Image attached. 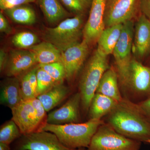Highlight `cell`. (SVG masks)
<instances>
[{"instance_id":"1","label":"cell","mask_w":150,"mask_h":150,"mask_svg":"<svg viewBox=\"0 0 150 150\" xmlns=\"http://www.w3.org/2000/svg\"><path fill=\"white\" fill-rule=\"evenodd\" d=\"M107 123L124 137L150 144V122L138 103L123 98L107 115Z\"/></svg>"},{"instance_id":"2","label":"cell","mask_w":150,"mask_h":150,"mask_svg":"<svg viewBox=\"0 0 150 150\" xmlns=\"http://www.w3.org/2000/svg\"><path fill=\"white\" fill-rule=\"evenodd\" d=\"M104 123L102 120L89 119L83 123H70L54 125L46 123L41 131L55 134L63 144L72 149L87 148L99 126Z\"/></svg>"},{"instance_id":"3","label":"cell","mask_w":150,"mask_h":150,"mask_svg":"<svg viewBox=\"0 0 150 150\" xmlns=\"http://www.w3.org/2000/svg\"><path fill=\"white\" fill-rule=\"evenodd\" d=\"M110 68L107 56L96 50L84 67L79 83L81 95V106L88 111L91 102L104 73Z\"/></svg>"},{"instance_id":"4","label":"cell","mask_w":150,"mask_h":150,"mask_svg":"<svg viewBox=\"0 0 150 150\" xmlns=\"http://www.w3.org/2000/svg\"><path fill=\"white\" fill-rule=\"evenodd\" d=\"M82 15L66 19L57 26L48 28L45 33L47 41L56 46L61 52L79 42L83 35Z\"/></svg>"},{"instance_id":"5","label":"cell","mask_w":150,"mask_h":150,"mask_svg":"<svg viewBox=\"0 0 150 150\" xmlns=\"http://www.w3.org/2000/svg\"><path fill=\"white\" fill-rule=\"evenodd\" d=\"M141 144L124 137L104 122L97 130L86 150H139Z\"/></svg>"},{"instance_id":"6","label":"cell","mask_w":150,"mask_h":150,"mask_svg":"<svg viewBox=\"0 0 150 150\" xmlns=\"http://www.w3.org/2000/svg\"><path fill=\"white\" fill-rule=\"evenodd\" d=\"M134 21L123 24L120 38L112 52L119 82L123 88H126L129 67L132 57V47L134 38Z\"/></svg>"},{"instance_id":"7","label":"cell","mask_w":150,"mask_h":150,"mask_svg":"<svg viewBox=\"0 0 150 150\" xmlns=\"http://www.w3.org/2000/svg\"><path fill=\"white\" fill-rule=\"evenodd\" d=\"M139 0H106L105 27L133 21L139 9Z\"/></svg>"},{"instance_id":"8","label":"cell","mask_w":150,"mask_h":150,"mask_svg":"<svg viewBox=\"0 0 150 150\" xmlns=\"http://www.w3.org/2000/svg\"><path fill=\"white\" fill-rule=\"evenodd\" d=\"M67 147L51 132L40 131L22 135L16 150H86Z\"/></svg>"},{"instance_id":"9","label":"cell","mask_w":150,"mask_h":150,"mask_svg":"<svg viewBox=\"0 0 150 150\" xmlns=\"http://www.w3.org/2000/svg\"><path fill=\"white\" fill-rule=\"evenodd\" d=\"M105 3L106 0H92L88 18L83 30V40L89 46L97 43L105 28L104 21Z\"/></svg>"},{"instance_id":"10","label":"cell","mask_w":150,"mask_h":150,"mask_svg":"<svg viewBox=\"0 0 150 150\" xmlns=\"http://www.w3.org/2000/svg\"><path fill=\"white\" fill-rule=\"evenodd\" d=\"M89 46L83 40L62 52L61 62L64 67L68 81H72L81 69L88 55Z\"/></svg>"},{"instance_id":"11","label":"cell","mask_w":150,"mask_h":150,"mask_svg":"<svg viewBox=\"0 0 150 150\" xmlns=\"http://www.w3.org/2000/svg\"><path fill=\"white\" fill-rule=\"evenodd\" d=\"M81 100L79 92L74 94L62 107L47 115V123L54 125L78 123L80 119Z\"/></svg>"},{"instance_id":"12","label":"cell","mask_w":150,"mask_h":150,"mask_svg":"<svg viewBox=\"0 0 150 150\" xmlns=\"http://www.w3.org/2000/svg\"><path fill=\"white\" fill-rule=\"evenodd\" d=\"M139 94L150 96V67L133 57L129 67L126 88Z\"/></svg>"},{"instance_id":"13","label":"cell","mask_w":150,"mask_h":150,"mask_svg":"<svg viewBox=\"0 0 150 150\" xmlns=\"http://www.w3.org/2000/svg\"><path fill=\"white\" fill-rule=\"evenodd\" d=\"M11 110L12 119L18 126L22 135L40 131L35 110L30 100H23Z\"/></svg>"},{"instance_id":"14","label":"cell","mask_w":150,"mask_h":150,"mask_svg":"<svg viewBox=\"0 0 150 150\" xmlns=\"http://www.w3.org/2000/svg\"><path fill=\"white\" fill-rule=\"evenodd\" d=\"M150 52V21L141 14L134 24L132 54L139 61Z\"/></svg>"},{"instance_id":"15","label":"cell","mask_w":150,"mask_h":150,"mask_svg":"<svg viewBox=\"0 0 150 150\" xmlns=\"http://www.w3.org/2000/svg\"><path fill=\"white\" fill-rule=\"evenodd\" d=\"M37 63L34 55L29 50H14L8 56L4 71L8 76L16 77Z\"/></svg>"},{"instance_id":"16","label":"cell","mask_w":150,"mask_h":150,"mask_svg":"<svg viewBox=\"0 0 150 150\" xmlns=\"http://www.w3.org/2000/svg\"><path fill=\"white\" fill-rule=\"evenodd\" d=\"M119 78L116 69L110 67L104 73L100 81L96 93L120 101L123 99L119 89Z\"/></svg>"},{"instance_id":"17","label":"cell","mask_w":150,"mask_h":150,"mask_svg":"<svg viewBox=\"0 0 150 150\" xmlns=\"http://www.w3.org/2000/svg\"><path fill=\"white\" fill-rule=\"evenodd\" d=\"M123 28V24H119L105 28L97 43L96 50L99 53L107 56L112 54L121 36Z\"/></svg>"},{"instance_id":"18","label":"cell","mask_w":150,"mask_h":150,"mask_svg":"<svg viewBox=\"0 0 150 150\" xmlns=\"http://www.w3.org/2000/svg\"><path fill=\"white\" fill-rule=\"evenodd\" d=\"M118 103V101L111 98L96 93L89 108V118L102 120L103 117L111 112Z\"/></svg>"},{"instance_id":"19","label":"cell","mask_w":150,"mask_h":150,"mask_svg":"<svg viewBox=\"0 0 150 150\" xmlns=\"http://www.w3.org/2000/svg\"><path fill=\"white\" fill-rule=\"evenodd\" d=\"M1 103L11 109L23 100L20 82L16 77L11 78L3 84L1 91Z\"/></svg>"},{"instance_id":"20","label":"cell","mask_w":150,"mask_h":150,"mask_svg":"<svg viewBox=\"0 0 150 150\" xmlns=\"http://www.w3.org/2000/svg\"><path fill=\"white\" fill-rule=\"evenodd\" d=\"M28 50L34 55L38 64H46L61 62L62 52L48 41L38 43Z\"/></svg>"},{"instance_id":"21","label":"cell","mask_w":150,"mask_h":150,"mask_svg":"<svg viewBox=\"0 0 150 150\" xmlns=\"http://www.w3.org/2000/svg\"><path fill=\"white\" fill-rule=\"evenodd\" d=\"M70 93L69 88L63 83L56 85L51 90L37 97L47 112L64 100Z\"/></svg>"},{"instance_id":"22","label":"cell","mask_w":150,"mask_h":150,"mask_svg":"<svg viewBox=\"0 0 150 150\" xmlns=\"http://www.w3.org/2000/svg\"><path fill=\"white\" fill-rule=\"evenodd\" d=\"M40 8L49 23H55L68 16L69 13L59 0H38Z\"/></svg>"},{"instance_id":"23","label":"cell","mask_w":150,"mask_h":150,"mask_svg":"<svg viewBox=\"0 0 150 150\" xmlns=\"http://www.w3.org/2000/svg\"><path fill=\"white\" fill-rule=\"evenodd\" d=\"M4 11L13 21L18 24L31 25L36 22V15L33 9L24 5Z\"/></svg>"},{"instance_id":"24","label":"cell","mask_w":150,"mask_h":150,"mask_svg":"<svg viewBox=\"0 0 150 150\" xmlns=\"http://www.w3.org/2000/svg\"><path fill=\"white\" fill-rule=\"evenodd\" d=\"M20 130L12 119L1 126L0 129V142L9 145L12 142L21 137Z\"/></svg>"},{"instance_id":"25","label":"cell","mask_w":150,"mask_h":150,"mask_svg":"<svg viewBox=\"0 0 150 150\" xmlns=\"http://www.w3.org/2000/svg\"><path fill=\"white\" fill-rule=\"evenodd\" d=\"M39 41L37 35L30 31L18 33L12 38L14 46L21 49H29L38 44Z\"/></svg>"},{"instance_id":"26","label":"cell","mask_w":150,"mask_h":150,"mask_svg":"<svg viewBox=\"0 0 150 150\" xmlns=\"http://www.w3.org/2000/svg\"><path fill=\"white\" fill-rule=\"evenodd\" d=\"M37 78L36 97L50 90L56 85L59 84L38 65L37 71Z\"/></svg>"},{"instance_id":"27","label":"cell","mask_w":150,"mask_h":150,"mask_svg":"<svg viewBox=\"0 0 150 150\" xmlns=\"http://www.w3.org/2000/svg\"><path fill=\"white\" fill-rule=\"evenodd\" d=\"M38 66L48 73L58 84L63 83L64 80L66 79L64 67L61 62L38 64Z\"/></svg>"},{"instance_id":"28","label":"cell","mask_w":150,"mask_h":150,"mask_svg":"<svg viewBox=\"0 0 150 150\" xmlns=\"http://www.w3.org/2000/svg\"><path fill=\"white\" fill-rule=\"evenodd\" d=\"M30 100L35 109L38 123L41 131V128L47 123V115L46 113L47 111L40 100L37 98Z\"/></svg>"},{"instance_id":"29","label":"cell","mask_w":150,"mask_h":150,"mask_svg":"<svg viewBox=\"0 0 150 150\" xmlns=\"http://www.w3.org/2000/svg\"><path fill=\"white\" fill-rule=\"evenodd\" d=\"M69 9L74 12L82 14L90 2L88 0H61Z\"/></svg>"},{"instance_id":"30","label":"cell","mask_w":150,"mask_h":150,"mask_svg":"<svg viewBox=\"0 0 150 150\" xmlns=\"http://www.w3.org/2000/svg\"><path fill=\"white\" fill-rule=\"evenodd\" d=\"M20 82L23 100H29L36 98L30 83L28 73L23 75Z\"/></svg>"},{"instance_id":"31","label":"cell","mask_w":150,"mask_h":150,"mask_svg":"<svg viewBox=\"0 0 150 150\" xmlns=\"http://www.w3.org/2000/svg\"><path fill=\"white\" fill-rule=\"evenodd\" d=\"M35 0H0V8L3 11L18 6L34 2Z\"/></svg>"},{"instance_id":"32","label":"cell","mask_w":150,"mask_h":150,"mask_svg":"<svg viewBox=\"0 0 150 150\" xmlns=\"http://www.w3.org/2000/svg\"><path fill=\"white\" fill-rule=\"evenodd\" d=\"M38 67H35L28 72L30 83L31 85L33 90L36 96V90L37 88V71Z\"/></svg>"},{"instance_id":"33","label":"cell","mask_w":150,"mask_h":150,"mask_svg":"<svg viewBox=\"0 0 150 150\" xmlns=\"http://www.w3.org/2000/svg\"><path fill=\"white\" fill-rule=\"evenodd\" d=\"M138 105L143 114L150 122V96Z\"/></svg>"},{"instance_id":"34","label":"cell","mask_w":150,"mask_h":150,"mask_svg":"<svg viewBox=\"0 0 150 150\" xmlns=\"http://www.w3.org/2000/svg\"><path fill=\"white\" fill-rule=\"evenodd\" d=\"M0 31L6 34H10L12 31L10 25L1 12L0 13Z\"/></svg>"},{"instance_id":"35","label":"cell","mask_w":150,"mask_h":150,"mask_svg":"<svg viewBox=\"0 0 150 150\" xmlns=\"http://www.w3.org/2000/svg\"><path fill=\"white\" fill-rule=\"evenodd\" d=\"M139 10L150 21V0H139Z\"/></svg>"},{"instance_id":"36","label":"cell","mask_w":150,"mask_h":150,"mask_svg":"<svg viewBox=\"0 0 150 150\" xmlns=\"http://www.w3.org/2000/svg\"><path fill=\"white\" fill-rule=\"evenodd\" d=\"M8 56L3 49L0 50V70L2 72L5 69L8 61Z\"/></svg>"},{"instance_id":"37","label":"cell","mask_w":150,"mask_h":150,"mask_svg":"<svg viewBox=\"0 0 150 150\" xmlns=\"http://www.w3.org/2000/svg\"><path fill=\"white\" fill-rule=\"evenodd\" d=\"M0 150H11L9 145L0 142Z\"/></svg>"},{"instance_id":"38","label":"cell","mask_w":150,"mask_h":150,"mask_svg":"<svg viewBox=\"0 0 150 150\" xmlns=\"http://www.w3.org/2000/svg\"><path fill=\"white\" fill-rule=\"evenodd\" d=\"M88 1H91L90 0H88Z\"/></svg>"},{"instance_id":"39","label":"cell","mask_w":150,"mask_h":150,"mask_svg":"<svg viewBox=\"0 0 150 150\" xmlns=\"http://www.w3.org/2000/svg\"><path fill=\"white\" fill-rule=\"evenodd\" d=\"M90 1H91V0H90Z\"/></svg>"}]
</instances>
